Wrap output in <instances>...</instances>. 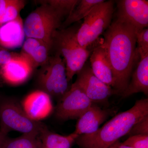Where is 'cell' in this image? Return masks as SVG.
Wrapping results in <instances>:
<instances>
[{"label":"cell","mask_w":148,"mask_h":148,"mask_svg":"<svg viewBox=\"0 0 148 148\" xmlns=\"http://www.w3.org/2000/svg\"><path fill=\"white\" fill-rule=\"evenodd\" d=\"M136 31L131 24L116 18L104 33L105 48L116 81L115 90L122 95L127 88L140 59Z\"/></svg>","instance_id":"1"},{"label":"cell","mask_w":148,"mask_h":148,"mask_svg":"<svg viewBox=\"0 0 148 148\" xmlns=\"http://www.w3.org/2000/svg\"><path fill=\"white\" fill-rule=\"evenodd\" d=\"M147 114L148 98L138 100L131 108L117 114L96 132L79 135L75 142L80 148H108Z\"/></svg>","instance_id":"2"},{"label":"cell","mask_w":148,"mask_h":148,"mask_svg":"<svg viewBox=\"0 0 148 148\" xmlns=\"http://www.w3.org/2000/svg\"><path fill=\"white\" fill-rule=\"evenodd\" d=\"M77 29L69 28L57 30L53 36V48L64 58L66 76L70 82L75 75L82 69L92 50L80 45L76 38Z\"/></svg>","instance_id":"3"},{"label":"cell","mask_w":148,"mask_h":148,"mask_svg":"<svg viewBox=\"0 0 148 148\" xmlns=\"http://www.w3.org/2000/svg\"><path fill=\"white\" fill-rule=\"evenodd\" d=\"M40 5L27 16L24 22L26 38L42 40L53 47V36L61 26L63 18L48 4L37 1Z\"/></svg>","instance_id":"4"},{"label":"cell","mask_w":148,"mask_h":148,"mask_svg":"<svg viewBox=\"0 0 148 148\" xmlns=\"http://www.w3.org/2000/svg\"><path fill=\"white\" fill-rule=\"evenodd\" d=\"M114 3V1L110 0L96 5L84 18L75 34L77 41L82 47L90 49L110 27L113 16Z\"/></svg>","instance_id":"5"},{"label":"cell","mask_w":148,"mask_h":148,"mask_svg":"<svg viewBox=\"0 0 148 148\" xmlns=\"http://www.w3.org/2000/svg\"><path fill=\"white\" fill-rule=\"evenodd\" d=\"M47 127L30 119L17 101L8 98L0 101V132L3 134L16 131L40 136Z\"/></svg>","instance_id":"6"},{"label":"cell","mask_w":148,"mask_h":148,"mask_svg":"<svg viewBox=\"0 0 148 148\" xmlns=\"http://www.w3.org/2000/svg\"><path fill=\"white\" fill-rule=\"evenodd\" d=\"M40 90L51 98L58 101L71 87L67 79L65 61L58 53L50 56L45 65L41 67L37 78Z\"/></svg>","instance_id":"7"},{"label":"cell","mask_w":148,"mask_h":148,"mask_svg":"<svg viewBox=\"0 0 148 148\" xmlns=\"http://www.w3.org/2000/svg\"><path fill=\"white\" fill-rule=\"evenodd\" d=\"M92 104L82 89L74 82L58 101L55 109V116L61 121L77 119Z\"/></svg>","instance_id":"8"},{"label":"cell","mask_w":148,"mask_h":148,"mask_svg":"<svg viewBox=\"0 0 148 148\" xmlns=\"http://www.w3.org/2000/svg\"><path fill=\"white\" fill-rule=\"evenodd\" d=\"M76 75L75 82L82 89L93 103H104L112 95L118 94L116 90L95 76L88 62H86Z\"/></svg>","instance_id":"9"},{"label":"cell","mask_w":148,"mask_h":148,"mask_svg":"<svg viewBox=\"0 0 148 148\" xmlns=\"http://www.w3.org/2000/svg\"><path fill=\"white\" fill-rule=\"evenodd\" d=\"M116 1V18L128 22L137 30L148 28V1L119 0Z\"/></svg>","instance_id":"10"},{"label":"cell","mask_w":148,"mask_h":148,"mask_svg":"<svg viewBox=\"0 0 148 148\" xmlns=\"http://www.w3.org/2000/svg\"><path fill=\"white\" fill-rule=\"evenodd\" d=\"M20 104L30 119L39 122L50 116L54 110L52 98L40 89L30 92Z\"/></svg>","instance_id":"11"},{"label":"cell","mask_w":148,"mask_h":148,"mask_svg":"<svg viewBox=\"0 0 148 148\" xmlns=\"http://www.w3.org/2000/svg\"><path fill=\"white\" fill-rule=\"evenodd\" d=\"M34 67L29 59L21 53H14L12 58L0 69L3 80L12 86H18L26 82L33 74Z\"/></svg>","instance_id":"12"},{"label":"cell","mask_w":148,"mask_h":148,"mask_svg":"<svg viewBox=\"0 0 148 148\" xmlns=\"http://www.w3.org/2000/svg\"><path fill=\"white\" fill-rule=\"evenodd\" d=\"M90 54V66L93 73L102 82L115 90L113 72L102 44L95 47Z\"/></svg>","instance_id":"13"},{"label":"cell","mask_w":148,"mask_h":148,"mask_svg":"<svg viewBox=\"0 0 148 148\" xmlns=\"http://www.w3.org/2000/svg\"><path fill=\"white\" fill-rule=\"evenodd\" d=\"M110 114V110H103L92 104L78 119L74 132L79 136L94 133L100 128L101 125L106 120Z\"/></svg>","instance_id":"14"},{"label":"cell","mask_w":148,"mask_h":148,"mask_svg":"<svg viewBox=\"0 0 148 148\" xmlns=\"http://www.w3.org/2000/svg\"><path fill=\"white\" fill-rule=\"evenodd\" d=\"M24 22L21 16L0 27V50L14 49L25 40Z\"/></svg>","instance_id":"15"},{"label":"cell","mask_w":148,"mask_h":148,"mask_svg":"<svg viewBox=\"0 0 148 148\" xmlns=\"http://www.w3.org/2000/svg\"><path fill=\"white\" fill-rule=\"evenodd\" d=\"M138 92L148 95V53L140 56L127 88L121 95L123 98H127Z\"/></svg>","instance_id":"16"},{"label":"cell","mask_w":148,"mask_h":148,"mask_svg":"<svg viewBox=\"0 0 148 148\" xmlns=\"http://www.w3.org/2000/svg\"><path fill=\"white\" fill-rule=\"evenodd\" d=\"M52 48L42 40L26 38L21 46L20 53L28 58L36 69L46 63L50 57L49 53Z\"/></svg>","instance_id":"17"},{"label":"cell","mask_w":148,"mask_h":148,"mask_svg":"<svg viewBox=\"0 0 148 148\" xmlns=\"http://www.w3.org/2000/svg\"><path fill=\"white\" fill-rule=\"evenodd\" d=\"M78 136L74 132L68 135H59L51 132L47 127L40 138L43 148H71Z\"/></svg>","instance_id":"18"},{"label":"cell","mask_w":148,"mask_h":148,"mask_svg":"<svg viewBox=\"0 0 148 148\" xmlns=\"http://www.w3.org/2000/svg\"><path fill=\"white\" fill-rule=\"evenodd\" d=\"M104 0H80L79 3L74 8L61 27L66 29L70 25L84 18L95 6L103 2Z\"/></svg>","instance_id":"19"},{"label":"cell","mask_w":148,"mask_h":148,"mask_svg":"<svg viewBox=\"0 0 148 148\" xmlns=\"http://www.w3.org/2000/svg\"><path fill=\"white\" fill-rule=\"evenodd\" d=\"M3 148H43V145L39 136L22 134L15 138L7 136Z\"/></svg>","instance_id":"20"},{"label":"cell","mask_w":148,"mask_h":148,"mask_svg":"<svg viewBox=\"0 0 148 148\" xmlns=\"http://www.w3.org/2000/svg\"><path fill=\"white\" fill-rule=\"evenodd\" d=\"M42 2L51 6L62 18H67L79 3L80 0H47Z\"/></svg>","instance_id":"21"},{"label":"cell","mask_w":148,"mask_h":148,"mask_svg":"<svg viewBox=\"0 0 148 148\" xmlns=\"http://www.w3.org/2000/svg\"><path fill=\"white\" fill-rule=\"evenodd\" d=\"M24 0H9L7 7L5 24L14 20L20 16V13L26 5Z\"/></svg>","instance_id":"22"},{"label":"cell","mask_w":148,"mask_h":148,"mask_svg":"<svg viewBox=\"0 0 148 148\" xmlns=\"http://www.w3.org/2000/svg\"><path fill=\"white\" fill-rule=\"evenodd\" d=\"M136 38L139 56L148 53V28L139 30L136 29Z\"/></svg>","instance_id":"23"},{"label":"cell","mask_w":148,"mask_h":148,"mask_svg":"<svg viewBox=\"0 0 148 148\" xmlns=\"http://www.w3.org/2000/svg\"><path fill=\"white\" fill-rule=\"evenodd\" d=\"M123 144L133 148H148V135L130 136Z\"/></svg>","instance_id":"24"},{"label":"cell","mask_w":148,"mask_h":148,"mask_svg":"<svg viewBox=\"0 0 148 148\" xmlns=\"http://www.w3.org/2000/svg\"><path fill=\"white\" fill-rule=\"evenodd\" d=\"M148 135V114L135 123L127 135Z\"/></svg>","instance_id":"25"},{"label":"cell","mask_w":148,"mask_h":148,"mask_svg":"<svg viewBox=\"0 0 148 148\" xmlns=\"http://www.w3.org/2000/svg\"><path fill=\"white\" fill-rule=\"evenodd\" d=\"M14 55V53H10L6 50H0V69L8 63Z\"/></svg>","instance_id":"26"},{"label":"cell","mask_w":148,"mask_h":148,"mask_svg":"<svg viewBox=\"0 0 148 148\" xmlns=\"http://www.w3.org/2000/svg\"><path fill=\"white\" fill-rule=\"evenodd\" d=\"M9 0H0V27L5 24L7 7Z\"/></svg>","instance_id":"27"},{"label":"cell","mask_w":148,"mask_h":148,"mask_svg":"<svg viewBox=\"0 0 148 148\" xmlns=\"http://www.w3.org/2000/svg\"><path fill=\"white\" fill-rule=\"evenodd\" d=\"M108 148H133L128 146L123 145V143L118 140L115 143H114L112 145L110 146Z\"/></svg>","instance_id":"28"},{"label":"cell","mask_w":148,"mask_h":148,"mask_svg":"<svg viewBox=\"0 0 148 148\" xmlns=\"http://www.w3.org/2000/svg\"><path fill=\"white\" fill-rule=\"evenodd\" d=\"M8 135H5L0 132V148H3L4 142Z\"/></svg>","instance_id":"29"}]
</instances>
